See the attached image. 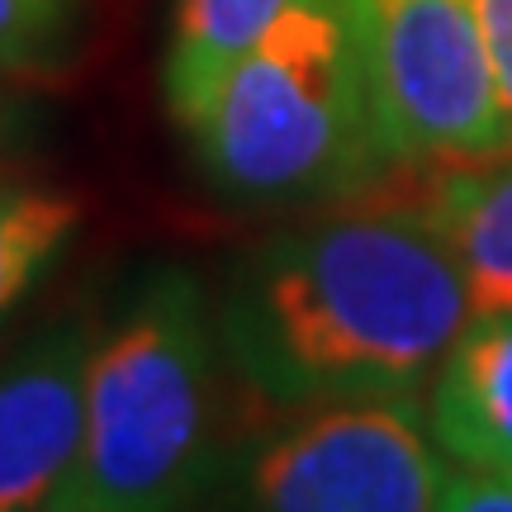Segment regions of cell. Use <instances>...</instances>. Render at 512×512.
<instances>
[{
	"label": "cell",
	"mask_w": 512,
	"mask_h": 512,
	"mask_svg": "<svg viewBox=\"0 0 512 512\" xmlns=\"http://www.w3.org/2000/svg\"><path fill=\"white\" fill-rule=\"evenodd\" d=\"M470 318L451 252L403 204L275 233L214 304L223 361L275 413L418 399Z\"/></svg>",
	"instance_id": "6da1fadb"
},
{
	"label": "cell",
	"mask_w": 512,
	"mask_h": 512,
	"mask_svg": "<svg viewBox=\"0 0 512 512\" xmlns=\"http://www.w3.org/2000/svg\"><path fill=\"white\" fill-rule=\"evenodd\" d=\"M219 323L185 266L138 280L95 332L86 366V441L72 484L124 512H195L219 437Z\"/></svg>",
	"instance_id": "7a4b0ae2"
},
{
	"label": "cell",
	"mask_w": 512,
	"mask_h": 512,
	"mask_svg": "<svg viewBox=\"0 0 512 512\" xmlns=\"http://www.w3.org/2000/svg\"><path fill=\"white\" fill-rule=\"evenodd\" d=\"M190 138L214 190L238 204L337 200L384 171L347 0H290Z\"/></svg>",
	"instance_id": "3957f363"
},
{
	"label": "cell",
	"mask_w": 512,
	"mask_h": 512,
	"mask_svg": "<svg viewBox=\"0 0 512 512\" xmlns=\"http://www.w3.org/2000/svg\"><path fill=\"white\" fill-rule=\"evenodd\" d=\"M384 166L512 152V119L470 0H347Z\"/></svg>",
	"instance_id": "277c9868"
},
{
	"label": "cell",
	"mask_w": 512,
	"mask_h": 512,
	"mask_svg": "<svg viewBox=\"0 0 512 512\" xmlns=\"http://www.w3.org/2000/svg\"><path fill=\"white\" fill-rule=\"evenodd\" d=\"M441 456L418 399L323 403L242 456L238 498L242 512H437Z\"/></svg>",
	"instance_id": "5b68a950"
},
{
	"label": "cell",
	"mask_w": 512,
	"mask_h": 512,
	"mask_svg": "<svg viewBox=\"0 0 512 512\" xmlns=\"http://www.w3.org/2000/svg\"><path fill=\"white\" fill-rule=\"evenodd\" d=\"M91 347L95 328L72 318L0 361V512H43L76 475Z\"/></svg>",
	"instance_id": "8992f818"
},
{
	"label": "cell",
	"mask_w": 512,
	"mask_h": 512,
	"mask_svg": "<svg viewBox=\"0 0 512 512\" xmlns=\"http://www.w3.org/2000/svg\"><path fill=\"white\" fill-rule=\"evenodd\" d=\"M427 389L441 451L456 465L512 479V309L475 313Z\"/></svg>",
	"instance_id": "52a82bcc"
},
{
	"label": "cell",
	"mask_w": 512,
	"mask_h": 512,
	"mask_svg": "<svg viewBox=\"0 0 512 512\" xmlns=\"http://www.w3.org/2000/svg\"><path fill=\"white\" fill-rule=\"evenodd\" d=\"M413 209L456 261L470 313L512 309V152L427 171Z\"/></svg>",
	"instance_id": "ba28073f"
},
{
	"label": "cell",
	"mask_w": 512,
	"mask_h": 512,
	"mask_svg": "<svg viewBox=\"0 0 512 512\" xmlns=\"http://www.w3.org/2000/svg\"><path fill=\"white\" fill-rule=\"evenodd\" d=\"M290 10V0H181L176 29L166 48V105L176 124L190 133L204 114L209 95L242 53H252L256 38Z\"/></svg>",
	"instance_id": "9c48e42d"
},
{
	"label": "cell",
	"mask_w": 512,
	"mask_h": 512,
	"mask_svg": "<svg viewBox=\"0 0 512 512\" xmlns=\"http://www.w3.org/2000/svg\"><path fill=\"white\" fill-rule=\"evenodd\" d=\"M81 219L86 204L72 190L0 176V323H10V313L43 285Z\"/></svg>",
	"instance_id": "30bf717a"
},
{
	"label": "cell",
	"mask_w": 512,
	"mask_h": 512,
	"mask_svg": "<svg viewBox=\"0 0 512 512\" xmlns=\"http://www.w3.org/2000/svg\"><path fill=\"white\" fill-rule=\"evenodd\" d=\"M76 29V0H0V76L53 72Z\"/></svg>",
	"instance_id": "8fae6325"
},
{
	"label": "cell",
	"mask_w": 512,
	"mask_h": 512,
	"mask_svg": "<svg viewBox=\"0 0 512 512\" xmlns=\"http://www.w3.org/2000/svg\"><path fill=\"white\" fill-rule=\"evenodd\" d=\"M437 512H512V479L460 465L456 475H446Z\"/></svg>",
	"instance_id": "7c38bea8"
},
{
	"label": "cell",
	"mask_w": 512,
	"mask_h": 512,
	"mask_svg": "<svg viewBox=\"0 0 512 512\" xmlns=\"http://www.w3.org/2000/svg\"><path fill=\"white\" fill-rule=\"evenodd\" d=\"M470 10H475V24L498 76V95H503L512 119V0H470Z\"/></svg>",
	"instance_id": "4fadbf2b"
},
{
	"label": "cell",
	"mask_w": 512,
	"mask_h": 512,
	"mask_svg": "<svg viewBox=\"0 0 512 512\" xmlns=\"http://www.w3.org/2000/svg\"><path fill=\"white\" fill-rule=\"evenodd\" d=\"M43 512H124V508H114V503H105V498H95V494H86L81 484H62L48 503H43Z\"/></svg>",
	"instance_id": "5bb4252c"
},
{
	"label": "cell",
	"mask_w": 512,
	"mask_h": 512,
	"mask_svg": "<svg viewBox=\"0 0 512 512\" xmlns=\"http://www.w3.org/2000/svg\"><path fill=\"white\" fill-rule=\"evenodd\" d=\"M0 128H5V110H0Z\"/></svg>",
	"instance_id": "9a60e30c"
}]
</instances>
